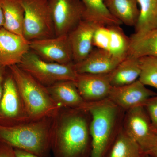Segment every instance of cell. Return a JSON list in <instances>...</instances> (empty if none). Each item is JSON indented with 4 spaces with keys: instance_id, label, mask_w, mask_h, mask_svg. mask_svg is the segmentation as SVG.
<instances>
[{
    "instance_id": "obj_1",
    "label": "cell",
    "mask_w": 157,
    "mask_h": 157,
    "mask_svg": "<svg viewBox=\"0 0 157 157\" xmlns=\"http://www.w3.org/2000/svg\"><path fill=\"white\" fill-rule=\"evenodd\" d=\"M91 117L84 107L61 108L52 118L51 150L55 157H90Z\"/></svg>"
},
{
    "instance_id": "obj_2",
    "label": "cell",
    "mask_w": 157,
    "mask_h": 157,
    "mask_svg": "<svg viewBox=\"0 0 157 157\" xmlns=\"http://www.w3.org/2000/svg\"><path fill=\"white\" fill-rule=\"evenodd\" d=\"M91 117L90 157H105L122 128L125 111L109 99L86 102L84 106Z\"/></svg>"
},
{
    "instance_id": "obj_3",
    "label": "cell",
    "mask_w": 157,
    "mask_h": 157,
    "mask_svg": "<svg viewBox=\"0 0 157 157\" xmlns=\"http://www.w3.org/2000/svg\"><path fill=\"white\" fill-rule=\"evenodd\" d=\"M52 118L13 126L0 124V143L40 157H50Z\"/></svg>"
},
{
    "instance_id": "obj_4",
    "label": "cell",
    "mask_w": 157,
    "mask_h": 157,
    "mask_svg": "<svg viewBox=\"0 0 157 157\" xmlns=\"http://www.w3.org/2000/svg\"><path fill=\"white\" fill-rule=\"evenodd\" d=\"M17 85L30 121L53 117L61 107L53 101L47 87L20 67H8Z\"/></svg>"
},
{
    "instance_id": "obj_5",
    "label": "cell",
    "mask_w": 157,
    "mask_h": 157,
    "mask_svg": "<svg viewBox=\"0 0 157 157\" xmlns=\"http://www.w3.org/2000/svg\"><path fill=\"white\" fill-rule=\"evenodd\" d=\"M17 65L46 87L60 81H74L77 73L74 63L61 64L46 61L31 50Z\"/></svg>"
},
{
    "instance_id": "obj_6",
    "label": "cell",
    "mask_w": 157,
    "mask_h": 157,
    "mask_svg": "<svg viewBox=\"0 0 157 157\" xmlns=\"http://www.w3.org/2000/svg\"><path fill=\"white\" fill-rule=\"evenodd\" d=\"M25 11L23 36L30 42L56 36L48 0H18Z\"/></svg>"
},
{
    "instance_id": "obj_7",
    "label": "cell",
    "mask_w": 157,
    "mask_h": 157,
    "mask_svg": "<svg viewBox=\"0 0 157 157\" xmlns=\"http://www.w3.org/2000/svg\"><path fill=\"white\" fill-rule=\"evenodd\" d=\"M122 128L147 155L156 140L157 132L143 105L125 112Z\"/></svg>"
},
{
    "instance_id": "obj_8",
    "label": "cell",
    "mask_w": 157,
    "mask_h": 157,
    "mask_svg": "<svg viewBox=\"0 0 157 157\" xmlns=\"http://www.w3.org/2000/svg\"><path fill=\"white\" fill-rule=\"evenodd\" d=\"M0 124L13 126L30 121L24 103L8 68L0 102Z\"/></svg>"
},
{
    "instance_id": "obj_9",
    "label": "cell",
    "mask_w": 157,
    "mask_h": 157,
    "mask_svg": "<svg viewBox=\"0 0 157 157\" xmlns=\"http://www.w3.org/2000/svg\"><path fill=\"white\" fill-rule=\"evenodd\" d=\"M56 36H66L83 20L85 9L80 0H48Z\"/></svg>"
},
{
    "instance_id": "obj_10",
    "label": "cell",
    "mask_w": 157,
    "mask_h": 157,
    "mask_svg": "<svg viewBox=\"0 0 157 157\" xmlns=\"http://www.w3.org/2000/svg\"><path fill=\"white\" fill-rule=\"evenodd\" d=\"M29 45L30 50L46 61L61 64L74 63L68 35L33 40Z\"/></svg>"
},
{
    "instance_id": "obj_11",
    "label": "cell",
    "mask_w": 157,
    "mask_h": 157,
    "mask_svg": "<svg viewBox=\"0 0 157 157\" xmlns=\"http://www.w3.org/2000/svg\"><path fill=\"white\" fill-rule=\"evenodd\" d=\"M130 43V38L120 25L98 26L93 39L94 47L107 51L121 60L128 55Z\"/></svg>"
},
{
    "instance_id": "obj_12",
    "label": "cell",
    "mask_w": 157,
    "mask_h": 157,
    "mask_svg": "<svg viewBox=\"0 0 157 157\" xmlns=\"http://www.w3.org/2000/svg\"><path fill=\"white\" fill-rule=\"evenodd\" d=\"M157 94L138 79L131 84L112 87L108 99L126 112L143 105L150 98Z\"/></svg>"
},
{
    "instance_id": "obj_13",
    "label": "cell",
    "mask_w": 157,
    "mask_h": 157,
    "mask_svg": "<svg viewBox=\"0 0 157 157\" xmlns=\"http://www.w3.org/2000/svg\"><path fill=\"white\" fill-rule=\"evenodd\" d=\"M74 81L80 95L86 102L108 98L112 87L108 74L77 73Z\"/></svg>"
},
{
    "instance_id": "obj_14",
    "label": "cell",
    "mask_w": 157,
    "mask_h": 157,
    "mask_svg": "<svg viewBox=\"0 0 157 157\" xmlns=\"http://www.w3.org/2000/svg\"><path fill=\"white\" fill-rule=\"evenodd\" d=\"M30 50L24 37L0 28V65L9 67L17 65Z\"/></svg>"
},
{
    "instance_id": "obj_15",
    "label": "cell",
    "mask_w": 157,
    "mask_h": 157,
    "mask_svg": "<svg viewBox=\"0 0 157 157\" xmlns=\"http://www.w3.org/2000/svg\"><path fill=\"white\" fill-rule=\"evenodd\" d=\"M98 27L92 22L82 20L68 34L74 63L83 60L94 47L93 39Z\"/></svg>"
},
{
    "instance_id": "obj_16",
    "label": "cell",
    "mask_w": 157,
    "mask_h": 157,
    "mask_svg": "<svg viewBox=\"0 0 157 157\" xmlns=\"http://www.w3.org/2000/svg\"><path fill=\"white\" fill-rule=\"evenodd\" d=\"M122 60L107 51L94 47L83 60L74 63V67L77 73L108 74Z\"/></svg>"
},
{
    "instance_id": "obj_17",
    "label": "cell",
    "mask_w": 157,
    "mask_h": 157,
    "mask_svg": "<svg viewBox=\"0 0 157 157\" xmlns=\"http://www.w3.org/2000/svg\"><path fill=\"white\" fill-rule=\"evenodd\" d=\"M47 88L52 98L61 108H81L86 103L78 92L74 81L59 82Z\"/></svg>"
},
{
    "instance_id": "obj_18",
    "label": "cell",
    "mask_w": 157,
    "mask_h": 157,
    "mask_svg": "<svg viewBox=\"0 0 157 157\" xmlns=\"http://www.w3.org/2000/svg\"><path fill=\"white\" fill-rule=\"evenodd\" d=\"M141 73L140 58L128 55L108 74L112 87L131 84L139 79Z\"/></svg>"
},
{
    "instance_id": "obj_19",
    "label": "cell",
    "mask_w": 157,
    "mask_h": 157,
    "mask_svg": "<svg viewBox=\"0 0 157 157\" xmlns=\"http://www.w3.org/2000/svg\"><path fill=\"white\" fill-rule=\"evenodd\" d=\"M111 14L122 23L135 26L140 14L137 0H104Z\"/></svg>"
},
{
    "instance_id": "obj_20",
    "label": "cell",
    "mask_w": 157,
    "mask_h": 157,
    "mask_svg": "<svg viewBox=\"0 0 157 157\" xmlns=\"http://www.w3.org/2000/svg\"><path fill=\"white\" fill-rule=\"evenodd\" d=\"M80 1L85 9L83 20L92 22L98 26L122 24L109 12L104 0Z\"/></svg>"
},
{
    "instance_id": "obj_21",
    "label": "cell",
    "mask_w": 157,
    "mask_h": 157,
    "mask_svg": "<svg viewBox=\"0 0 157 157\" xmlns=\"http://www.w3.org/2000/svg\"><path fill=\"white\" fill-rule=\"evenodd\" d=\"M0 5L5 19L3 28L24 37L25 11L21 4L18 0H0Z\"/></svg>"
},
{
    "instance_id": "obj_22",
    "label": "cell",
    "mask_w": 157,
    "mask_h": 157,
    "mask_svg": "<svg viewBox=\"0 0 157 157\" xmlns=\"http://www.w3.org/2000/svg\"><path fill=\"white\" fill-rule=\"evenodd\" d=\"M129 54L137 58L145 56L157 58V29L130 37Z\"/></svg>"
},
{
    "instance_id": "obj_23",
    "label": "cell",
    "mask_w": 157,
    "mask_h": 157,
    "mask_svg": "<svg viewBox=\"0 0 157 157\" xmlns=\"http://www.w3.org/2000/svg\"><path fill=\"white\" fill-rule=\"evenodd\" d=\"M105 157H148L122 128Z\"/></svg>"
},
{
    "instance_id": "obj_24",
    "label": "cell",
    "mask_w": 157,
    "mask_h": 157,
    "mask_svg": "<svg viewBox=\"0 0 157 157\" xmlns=\"http://www.w3.org/2000/svg\"><path fill=\"white\" fill-rule=\"evenodd\" d=\"M139 18L135 26V35L157 29V0H137Z\"/></svg>"
},
{
    "instance_id": "obj_25",
    "label": "cell",
    "mask_w": 157,
    "mask_h": 157,
    "mask_svg": "<svg viewBox=\"0 0 157 157\" xmlns=\"http://www.w3.org/2000/svg\"><path fill=\"white\" fill-rule=\"evenodd\" d=\"M141 73L139 80L157 90V58L145 56L140 58Z\"/></svg>"
},
{
    "instance_id": "obj_26",
    "label": "cell",
    "mask_w": 157,
    "mask_h": 157,
    "mask_svg": "<svg viewBox=\"0 0 157 157\" xmlns=\"http://www.w3.org/2000/svg\"><path fill=\"white\" fill-rule=\"evenodd\" d=\"M143 106L150 118L153 126L157 132V94L150 98Z\"/></svg>"
},
{
    "instance_id": "obj_27",
    "label": "cell",
    "mask_w": 157,
    "mask_h": 157,
    "mask_svg": "<svg viewBox=\"0 0 157 157\" xmlns=\"http://www.w3.org/2000/svg\"><path fill=\"white\" fill-rule=\"evenodd\" d=\"M0 157H15L14 148L5 144L0 143Z\"/></svg>"
},
{
    "instance_id": "obj_28",
    "label": "cell",
    "mask_w": 157,
    "mask_h": 157,
    "mask_svg": "<svg viewBox=\"0 0 157 157\" xmlns=\"http://www.w3.org/2000/svg\"><path fill=\"white\" fill-rule=\"evenodd\" d=\"M8 72V67L0 65V102L2 96L3 86L6 74ZM1 120V114H0Z\"/></svg>"
},
{
    "instance_id": "obj_29",
    "label": "cell",
    "mask_w": 157,
    "mask_h": 157,
    "mask_svg": "<svg viewBox=\"0 0 157 157\" xmlns=\"http://www.w3.org/2000/svg\"><path fill=\"white\" fill-rule=\"evenodd\" d=\"M15 157H40L18 149H14Z\"/></svg>"
},
{
    "instance_id": "obj_30",
    "label": "cell",
    "mask_w": 157,
    "mask_h": 157,
    "mask_svg": "<svg viewBox=\"0 0 157 157\" xmlns=\"http://www.w3.org/2000/svg\"><path fill=\"white\" fill-rule=\"evenodd\" d=\"M147 155L151 157H157V137L151 148L147 153Z\"/></svg>"
},
{
    "instance_id": "obj_31",
    "label": "cell",
    "mask_w": 157,
    "mask_h": 157,
    "mask_svg": "<svg viewBox=\"0 0 157 157\" xmlns=\"http://www.w3.org/2000/svg\"><path fill=\"white\" fill-rule=\"evenodd\" d=\"M5 23L4 14L1 5H0V28L3 27Z\"/></svg>"
},
{
    "instance_id": "obj_32",
    "label": "cell",
    "mask_w": 157,
    "mask_h": 157,
    "mask_svg": "<svg viewBox=\"0 0 157 157\" xmlns=\"http://www.w3.org/2000/svg\"><path fill=\"white\" fill-rule=\"evenodd\" d=\"M148 157H151L148 156Z\"/></svg>"
}]
</instances>
